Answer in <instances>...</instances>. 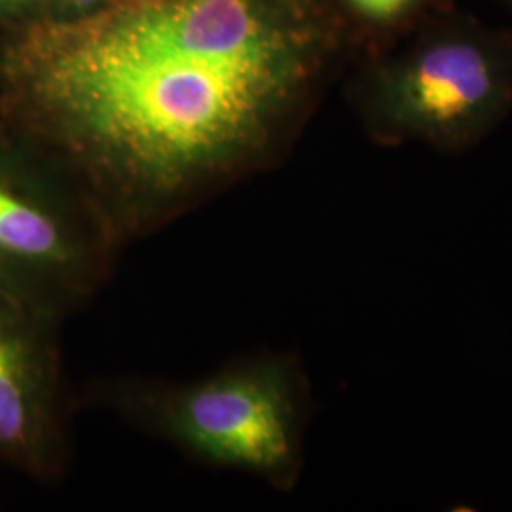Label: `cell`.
Returning a JSON list of instances; mask_svg holds the SVG:
<instances>
[{"instance_id":"cell-1","label":"cell","mask_w":512,"mask_h":512,"mask_svg":"<svg viewBox=\"0 0 512 512\" xmlns=\"http://www.w3.org/2000/svg\"><path fill=\"white\" fill-rule=\"evenodd\" d=\"M329 46L308 0H109L23 37L8 109L126 247L266 164Z\"/></svg>"},{"instance_id":"cell-2","label":"cell","mask_w":512,"mask_h":512,"mask_svg":"<svg viewBox=\"0 0 512 512\" xmlns=\"http://www.w3.org/2000/svg\"><path fill=\"white\" fill-rule=\"evenodd\" d=\"M86 401L196 463L279 492H291L304 469L311 389L294 353L245 355L190 380H97Z\"/></svg>"},{"instance_id":"cell-3","label":"cell","mask_w":512,"mask_h":512,"mask_svg":"<svg viewBox=\"0 0 512 512\" xmlns=\"http://www.w3.org/2000/svg\"><path fill=\"white\" fill-rule=\"evenodd\" d=\"M366 76L361 112L384 147H478L512 112V35L471 18L423 21Z\"/></svg>"},{"instance_id":"cell-4","label":"cell","mask_w":512,"mask_h":512,"mask_svg":"<svg viewBox=\"0 0 512 512\" xmlns=\"http://www.w3.org/2000/svg\"><path fill=\"white\" fill-rule=\"evenodd\" d=\"M122 243L73 173L0 160V294L63 323L109 281Z\"/></svg>"},{"instance_id":"cell-5","label":"cell","mask_w":512,"mask_h":512,"mask_svg":"<svg viewBox=\"0 0 512 512\" xmlns=\"http://www.w3.org/2000/svg\"><path fill=\"white\" fill-rule=\"evenodd\" d=\"M61 323L0 294V465L52 484L71 463Z\"/></svg>"},{"instance_id":"cell-6","label":"cell","mask_w":512,"mask_h":512,"mask_svg":"<svg viewBox=\"0 0 512 512\" xmlns=\"http://www.w3.org/2000/svg\"><path fill=\"white\" fill-rule=\"evenodd\" d=\"M363 23L384 31H410L431 16L439 0H344Z\"/></svg>"},{"instance_id":"cell-7","label":"cell","mask_w":512,"mask_h":512,"mask_svg":"<svg viewBox=\"0 0 512 512\" xmlns=\"http://www.w3.org/2000/svg\"><path fill=\"white\" fill-rule=\"evenodd\" d=\"M76 6H88V4H92L95 0H73Z\"/></svg>"},{"instance_id":"cell-8","label":"cell","mask_w":512,"mask_h":512,"mask_svg":"<svg viewBox=\"0 0 512 512\" xmlns=\"http://www.w3.org/2000/svg\"><path fill=\"white\" fill-rule=\"evenodd\" d=\"M6 2H23V0H0V4H6Z\"/></svg>"},{"instance_id":"cell-9","label":"cell","mask_w":512,"mask_h":512,"mask_svg":"<svg viewBox=\"0 0 512 512\" xmlns=\"http://www.w3.org/2000/svg\"><path fill=\"white\" fill-rule=\"evenodd\" d=\"M511 4H512V0H511Z\"/></svg>"}]
</instances>
